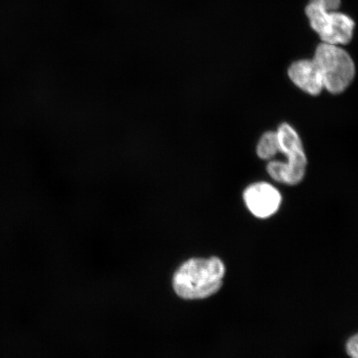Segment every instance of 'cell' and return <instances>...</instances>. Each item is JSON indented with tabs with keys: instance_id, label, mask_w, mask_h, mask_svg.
I'll return each instance as SVG.
<instances>
[{
	"instance_id": "obj_1",
	"label": "cell",
	"mask_w": 358,
	"mask_h": 358,
	"mask_svg": "<svg viewBox=\"0 0 358 358\" xmlns=\"http://www.w3.org/2000/svg\"><path fill=\"white\" fill-rule=\"evenodd\" d=\"M226 267L220 258L191 259L173 276V289L187 299H206L222 288Z\"/></svg>"
},
{
	"instance_id": "obj_2",
	"label": "cell",
	"mask_w": 358,
	"mask_h": 358,
	"mask_svg": "<svg viewBox=\"0 0 358 358\" xmlns=\"http://www.w3.org/2000/svg\"><path fill=\"white\" fill-rule=\"evenodd\" d=\"M341 0H310L306 13L322 43L343 46L352 41L355 22L338 11Z\"/></svg>"
},
{
	"instance_id": "obj_3",
	"label": "cell",
	"mask_w": 358,
	"mask_h": 358,
	"mask_svg": "<svg viewBox=\"0 0 358 358\" xmlns=\"http://www.w3.org/2000/svg\"><path fill=\"white\" fill-rule=\"evenodd\" d=\"M280 141V154L285 161L271 160L267 172L275 181L287 185H296L306 176L307 157L301 137L287 123L281 124L277 129Z\"/></svg>"
},
{
	"instance_id": "obj_4",
	"label": "cell",
	"mask_w": 358,
	"mask_h": 358,
	"mask_svg": "<svg viewBox=\"0 0 358 358\" xmlns=\"http://www.w3.org/2000/svg\"><path fill=\"white\" fill-rule=\"evenodd\" d=\"M313 60L320 71L324 88L330 93L343 92L355 78V62L341 46L321 43Z\"/></svg>"
},
{
	"instance_id": "obj_5",
	"label": "cell",
	"mask_w": 358,
	"mask_h": 358,
	"mask_svg": "<svg viewBox=\"0 0 358 358\" xmlns=\"http://www.w3.org/2000/svg\"><path fill=\"white\" fill-rule=\"evenodd\" d=\"M243 199L250 213L259 219H266L279 211L282 196L271 183L259 182L246 187Z\"/></svg>"
},
{
	"instance_id": "obj_6",
	"label": "cell",
	"mask_w": 358,
	"mask_h": 358,
	"mask_svg": "<svg viewBox=\"0 0 358 358\" xmlns=\"http://www.w3.org/2000/svg\"><path fill=\"white\" fill-rule=\"evenodd\" d=\"M288 75L291 82L308 95L319 96L324 89L320 71L313 59L293 62L289 67Z\"/></svg>"
},
{
	"instance_id": "obj_7",
	"label": "cell",
	"mask_w": 358,
	"mask_h": 358,
	"mask_svg": "<svg viewBox=\"0 0 358 358\" xmlns=\"http://www.w3.org/2000/svg\"><path fill=\"white\" fill-rule=\"evenodd\" d=\"M257 153L263 160H273L280 153L278 134L276 131H268L263 134L258 143Z\"/></svg>"
},
{
	"instance_id": "obj_8",
	"label": "cell",
	"mask_w": 358,
	"mask_h": 358,
	"mask_svg": "<svg viewBox=\"0 0 358 358\" xmlns=\"http://www.w3.org/2000/svg\"><path fill=\"white\" fill-rule=\"evenodd\" d=\"M347 355L351 358H358V334L351 336L345 345Z\"/></svg>"
}]
</instances>
